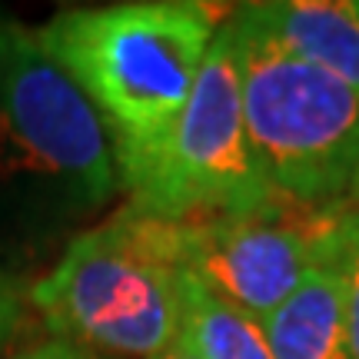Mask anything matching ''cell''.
<instances>
[{"label": "cell", "instance_id": "cell-11", "mask_svg": "<svg viewBox=\"0 0 359 359\" xmlns=\"http://www.w3.org/2000/svg\"><path fill=\"white\" fill-rule=\"evenodd\" d=\"M11 359H103V356L74 346V343H64V339H47V343H34V346L13 353Z\"/></svg>", "mask_w": 359, "mask_h": 359}, {"label": "cell", "instance_id": "cell-8", "mask_svg": "<svg viewBox=\"0 0 359 359\" xmlns=\"http://www.w3.org/2000/svg\"><path fill=\"white\" fill-rule=\"evenodd\" d=\"M259 330L273 359H353L339 263L309 269L306 280L259 320Z\"/></svg>", "mask_w": 359, "mask_h": 359}, {"label": "cell", "instance_id": "cell-9", "mask_svg": "<svg viewBox=\"0 0 359 359\" xmlns=\"http://www.w3.org/2000/svg\"><path fill=\"white\" fill-rule=\"evenodd\" d=\"M180 299H183V320L180 333L190 339L203 359H273L259 320L219 303L196 280L180 273Z\"/></svg>", "mask_w": 359, "mask_h": 359}, {"label": "cell", "instance_id": "cell-5", "mask_svg": "<svg viewBox=\"0 0 359 359\" xmlns=\"http://www.w3.org/2000/svg\"><path fill=\"white\" fill-rule=\"evenodd\" d=\"M353 217L356 210L306 206L286 196L219 217L163 219L147 213L170 266L250 320L273 313L309 269L339 263Z\"/></svg>", "mask_w": 359, "mask_h": 359}, {"label": "cell", "instance_id": "cell-14", "mask_svg": "<svg viewBox=\"0 0 359 359\" xmlns=\"http://www.w3.org/2000/svg\"><path fill=\"white\" fill-rule=\"evenodd\" d=\"M353 7H356V13H359V0H353Z\"/></svg>", "mask_w": 359, "mask_h": 359}, {"label": "cell", "instance_id": "cell-4", "mask_svg": "<svg viewBox=\"0 0 359 359\" xmlns=\"http://www.w3.org/2000/svg\"><path fill=\"white\" fill-rule=\"evenodd\" d=\"M50 333L97 356L154 359L180 336V269L160 253L147 213L123 206L67 243L30 290Z\"/></svg>", "mask_w": 359, "mask_h": 359}, {"label": "cell", "instance_id": "cell-3", "mask_svg": "<svg viewBox=\"0 0 359 359\" xmlns=\"http://www.w3.org/2000/svg\"><path fill=\"white\" fill-rule=\"evenodd\" d=\"M240 34L243 116L259 177L276 196L356 210L359 97L230 11Z\"/></svg>", "mask_w": 359, "mask_h": 359}, {"label": "cell", "instance_id": "cell-2", "mask_svg": "<svg viewBox=\"0 0 359 359\" xmlns=\"http://www.w3.org/2000/svg\"><path fill=\"white\" fill-rule=\"evenodd\" d=\"M114 147L83 90L20 27L0 30V206L70 223L120 190Z\"/></svg>", "mask_w": 359, "mask_h": 359}, {"label": "cell", "instance_id": "cell-10", "mask_svg": "<svg viewBox=\"0 0 359 359\" xmlns=\"http://www.w3.org/2000/svg\"><path fill=\"white\" fill-rule=\"evenodd\" d=\"M339 269H343V283H346V330H349V349L353 359H359V206L349 236L339 253Z\"/></svg>", "mask_w": 359, "mask_h": 359}, {"label": "cell", "instance_id": "cell-6", "mask_svg": "<svg viewBox=\"0 0 359 359\" xmlns=\"http://www.w3.org/2000/svg\"><path fill=\"white\" fill-rule=\"evenodd\" d=\"M276 193L259 177L243 116V67L233 17L210 43L190 100L170 133L160 170L130 206L150 217L193 219L246 213Z\"/></svg>", "mask_w": 359, "mask_h": 359}, {"label": "cell", "instance_id": "cell-12", "mask_svg": "<svg viewBox=\"0 0 359 359\" xmlns=\"http://www.w3.org/2000/svg\"><path fill=\"white\" fill-rule=\"evenodd\" d=\"M20 320H24V306H20V299H17L7 286H0V346L13 336V330L20 326Z\"/></svg>", "mask_w": 359, "mask_h": 359}, {"label": "cell", "instance_id": "cell-13", "mask_svg": "<svg viewBox=\"0 0 359 359\" xmlns=\"http://www.w3.org/2000/svg\"><path fill=\"white\" fill-rule=\"evenodd\" d=\"M154 359H203V356L196 353V346H193V343L187 339V336L180 333L177 339H173V343H170V346L163 349V353H156Z\"/></svg>", "mask_w": 359, "mask_h": 359}, {"label": "cell", "instance_id": "cell-7", "mask_svg": "<svg viewBox=\"0 0 359 359\" xmlns=\"http://www.w3.org/2000/svg\"><path fill=\"white\" fill-rule=\"evenodd\" d=\"M233 13L359 97V13L353 0H266L240 4Z\"/></svg>", "mask_w": 359, "mask_h": 359}, {"label": "cell", "instance_id": "cell-1", "mask_svg": "<svg viewBox=\"0 0 359 359\" xmlns=\"http://www.w3.org/2000/svg\"><path fill=\"white\" fill-rule=\"evenodd\" d=\"M230 11L200 0L77 7L34 30L37 47L100 114L130 196L154 180Z\"/></svg>", "mask_w": 359, "mask_h": 359}]
</instances>
